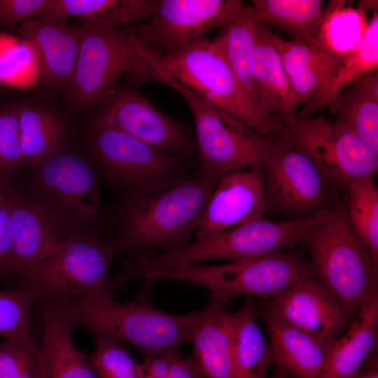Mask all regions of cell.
<instances>
[{"label": "cell", "instance_id": "1", "mask_svg": "<svg viewBox=\"0 0 378 378\" xmlns=\"http://www.w3.org/2000/svg\"><path fill=\"white\" fill-rule=\"evenodd\" d=\"M149 288L144 285L139 294L125 304L104 290L64 300L39 301V310L55 312L74 328H87L95 337L126 342L139 349L144 358L179 354L200 311L178 314L155 309L149 302Z\"/></svg>", "mask_w": 378, "mask_h": 378}, {"label": "cell", "instance_id": "2", "mask_svg": "<svg viewBox=\"0 0 378 378\" xmlns=\"http://www.w3.org/2000/svg\"><path fill=\"white\" fill-rule=\"evenodd\" d=\"M218 179L191 178L146 195L122 198L112 244L120 254L167 253L189 244Z\"/></svg>", "mask_w": 378, "mask_h": 378}, {"label": "cell", "instance_id": "3", "mask_svg": "<svg viewBox=\"0 0 378 378\" xmlns=\"http://www.w3.org/2000/svg\"><path fill=\"white\" fill-rule=\"evenodd\" d=\"M73 76L66 87L69 100L78 107L97 103L123 74L136 81L167 84L158 58L130 28L83 22Z\"/></svg>", "mask_w": 378, "mask_h": 378}, {"label": "cell", "instance_id": "4", "mask_svg": "<svg viewBox=\"0 0 378 378\" xmlns=\"http://www.w3.org/2000/svg\"><path fill=\"white\" fill-rule=\"evenodd\" d=\"M299 245L310 254L316 279L340 303L351 321L378 297V262L353 234L344 207H337L309 229Z\"/></svg>", "mask_w": 378, "mask_h": 378}, {"label": "cell", "instance_id": "5", "mask_svg": "<svg viewBox=\"0 0 378 378\" xmlns=\"http://www.w3.org/2000/svg\"><path fill=\"white\" fill-rule=\"evenodd\" d=\"M167 84L186 88L246 122L258 134L274 137L282 124L247 96L222 48L204 36L158 58Z\"/></svg>", "mask_w": 378, "mask_h": 378}, {"label": "cell", "instance_id": "6", "mask_svg": "<svg viewBox=\"0 0 378 378\" xmlns=\"http://www.w3.org/2000/svg\"><path fill=\"white\" fill-rule=\"evenodd\" d=\"M309 274H314L310 260L301 248L294 247L220 265H181L158 274L155 281L177 280L202 286L209 290V301L226 307L240 295L267 301Z\"/></svg>", "mask_w": 378, "mask_h": 378}, {"label": "cell", "instance_id": "7", "mask_svg": "<svg viewBox=\"0 0 378 378\" xmlns=\"http://www.w3.org/2000/svg\"><path fill=\"white\" fill-rule=\"evenodd\" d=\"M88 144L100 174L122 198L192 178L189 164L181 158L117 129L92 125Z\"/></svg>", "mask_w": 378, "mask_h": 378}, {"label": "cell", "instance_id": "8", "mask_svg": "<svg viewBox=\"0 0 378 378\" xmlns=\"http://www.w3.org/2000/svg\"><path fill=\"white\" fill-rule=\"evenodd\" d=\"M335 209L307 217L273 222L264 217L212 234L174 251L147 258L149 272L159 274L167 270L214 259L233 261L254 258L293 248L303 234L313 226L330 217Z\"/></svg>", "mask_w": 378, "mask_h": 378}, {"label": "cell", "instance_id": "9", "mask_svg": "<svg viewBox=\"0 0 378 378\" xmlns=\"http://www.w3.org/2000/svg\"><path fill=\"white\" fill-rule=\"evenodd\" d=\"M175 89L186 101L195 122L196 178L219 179L243 169H265L274 137L258 134L242 120L186 88Z\"/></svg>", "mask_w": 378, "mask_h": 378}, {"label": "cell", "instance_id": "10", "mask_svg": "<svg viewBox=\"0 0 378 378\" xmlns=\"http://www.w3.org/2000/svg\"><path fill=\"white\" fill-rule=\"evenodd\" d=\"M34 167L27 197L71 230L92 232L104 216L92 162L64 146Z\"/></svg>", "mask_w": 378, "mask_h": 378}, {"label": "cell", "instance_id": "11", "mask_svg": "<svg viewBox=\"0 0 378 378\" xmlns=\"http://www.w3.org/2000/svg\"><path fill=\"white\" fill-rule=\"evenodd\" d=\"M118 255L111 241H104L92 232H82L70 238L56 255L30 267L18 278L22 285L40 290L38 301H60L97 290L111 291L108 271Z\"/></svg>", "mask_w": 378, "mask_h": 378}, {"label": "cell", "instance_id": "12", "mask_svg": "<svg viewBox=\"0 0 378 378\" xmlns=\"http://www.w3.org/2000/svg\"><path fill=\"white\" fill-rule=\"evenodd\" d=\"M277 135L305 153L335 191H346L356 180L377 174L378 152L323 114L295 117Z\"/></svg>", "mask_w": 378, "mask_h": 378}, {"label": "cell", "instance_id": "13", "mask_svg": "<svg viewBox=\"0 0 378 378\" xmlns=\"http://www.w3.org/2000/svg\"><path fill=\"white\" fill-rule=\"evenodd\" d=\"M265 172L264 214L290 220L339 207L334 204L335 190L313 161L281 136L274 137Z\"/></svg>", "mask_w": 378, "mask_h": 378}, {"label": "cell", "instance_id": "14", "mask_svg": "<svg viewBox=\"0 0 378 378\" xmlns=\"http://www.w3.org/2000/svg\"><path fill=\"white\" fill-rule=\"evenodd\" d=\"M97 104L92 125L117 129L188 164L192 160L195 146L188 127L164 113L136 89L113 87Z\"/></svg>", "mask_w": 378, "mask_h": 378}, {"label": "cell", "instance_id": "15", "mask_svg": "<svg viewBox=\"0 0 378 378\" xmlns=\"http://www.w3.org/2000/svg\"><path fill=\"white\" fill-rule=\"evenodd\" d=\"M246 8L239 0H161L148 24L130 30L153 50L158 48L160 57H166L211 29L227 28Z\"/></svg>", "mask_w": 378, "mask_h": 378}, {"label": "cell", "instance_id": "16", "mask_svg": "<svg viewBox=\"0 0 378 378\" xmlns=\"http://www.w3.org/2000/svg\"><path fill=\"white\" fill-rule=\"evenodd\" d=\"M262 304L326 344L340 338L352 322L344 307L314 274L301 278Z\"/></svg>", "mask_w": 378, "mask_h": 378}, {"label": "cell", "instance_id": "17", "mask_svg": "<svg viewBox=\"0 0 378 378\" xmlns=\"http://www.w3.org/2000/svg\"><path fill=\"white\" fill-rule=\"evenodd\" d=\"M10 218L11 272L18 276L30 267L56 255L70 238L82 233L66 226L14 188L10 198Z\"/></svg>", "mask_w": 378, "mask_h": 378}, {"label": "cell", "instance_id": "18", "mask_svg": "<svg viewBox=\"0 0 378 378\" xmlns=\"http://www.w3.org/2000/svg\"><path fill=\"white\" fill-rule=\"evenodd\" d=\"M265 169L248 168L220 177L206 205L196 239L264 217Z\"/></svg>", "mask_w": 378, "mask_h": 378}, {"label": "cell", "instance_id": "19", "mask_svg": "<svg viewBox=\"0 0 378 378\" xmlns=\"http://www.w3.org/2000/svg\"><path fill=\"white\" fill-rule=\"evenodd\" d=\"M272 39L293 92L305 104L296 117H310L323 108V99L335 79L341 60L314 43L285 41L274 34H272Z\"/></svg>", "mask_w": 378, "mask_h": 378}, {"label": "cell", "instance_id": "20", "mask_svg": "<svg viewBox=\"0 0 378 378\" xmlns=\"http://www.w3.org/2000/svg\"><path fill=\"white\" fill-rule=\"evenodd\" d=\"M20 37L34 47L41 78L53 87H67L77 62L80 31L66 18L51 15L26 20Z\"/></svg>", "mask_w": 378, "mask_h": 378}, {"label": "cell", "instance_id": "21", "mask_svg": "<svg viewBox=\"0 0 378 378\" xmlns=\"http://www.w3.org/2000/svg\"><path fill=\"white\" fill-rule=\"evenodd\" d=\"M269 337L272 363L286 378H318L327 360V345L271 313L258 311Z\"/></svg>", "mask_w": 378, "mask_h": 378}, {"label": "cell", "instance_id": "22", "mask_svg": "<svg viewBox=\"0 0 378 378\" xmlns=\"http://www.w3.org/2000/svg\"><path fill=\"white\" fill-rule=\"evenodd\" d=\"M272 34L258 20L251 68L260 91L261 107L282 125L293 121L302 100L293 92L284 71Z\"/></svg>", "mask_w": 378, "mask_h": 378}, {"label": "cell", "instance_id": "23", "mask_svg": "<svg viewBox=\"0 0 378 378\" xmlns=\"http://www.w3.org/2000/svg\"><path fill=\"white\" fill-rule=\"evenodd\" d=\"M188 340L204 378L232 377L231 313L226 307L209 301Z\"/></svg>", "mask_w": 378, "mask_h": 378}, {"label": "cell", "instance_id": "24", "mask_svg": "<svg viewBox=\"0 0 378 378\" xmlns=\"http://www.w3.org/2000/svg\"><path fill=\"white\" fill-rule=\"evenodd\" d=\"M378 297L365 304L346 332L327 345L326 366L318 378H349L377 354Z\"/></svg>", "mask_w": 378, "mask_h": 378}, {"label": "cell", "instance_id": "25", "mask_svg": "<svg viewBox=\"0 0 378 378\" xmlns=\"http://www.w3.org/2000/svg\"><path fill=\"white\" fill-rule=\"evenodd\" d=\"M333 122L378 152V74L368 72L345 85L327 105Z\"/></svg>", "mask_w": 378, "mask_h": 378}, {"label": "cell", "instance_id": "26", "mask_svg": "<svg viewBox=\"0 0 378 378\" xmlns=\"http://www.w3.org/2000/svg\"><path fill=\"white\" fill-rule=\"evenodd\" d=\"M258 312L251 296L231 313L232 377L265 378L272 365L270 344L258 324Z\"/></svg>", "mask_w": 378, "mask_h": 378}, {"label": "cell", "instance_id": "27", "mask_svg": "<svg viewBox=\"0 0 378 378\" xmlns=\"http://www.w3.org/2000/svg\"><path fill=\"white\" fill-rule=\"evenodd\" d=\"M40 312L44 321L41 351L46 378H97L88 356L73 344V326L55 312Z\"/></svg>", "mask_w": 378, "mask_h": 378}, {"label": "cell", "instance_id": "28", "mask_svg": "<svg viewBox=\"0 0 378 378\" xmlns=\"http://www.w3.org/2000/svg\"><path fill=\"white\" fill-rule=\"evenodd\" d=\"M157 5L153 0H49L38 15L78 17L84 22L128 28L134 21L150 18Z\"/></svg>", "mask_w": 378, "mask_h": 378}, {"label": "cell", "instance_id": "29", "mask_svg": "<svg viewBox=\"0 0 378 378\" xmlns=\"http://www.w3.org/2000/svg\"><path fill=\"white\" fill-rule=\"evenodd\" d=\"M23 163L36 165L64 146L66 129L53 111L28 101L16 104Z\"/></svg>", "mask_w": 378, "mask_h": 378}, {"label": "cell", "instance_id": "30", "mask_svg": "<svg viewBox=\"0 0 378 378\" xmlns=\"http://www.w3.org/2000/svg\"><path fill=\"white\" fill-rule=\"evenodd\" d=\"M346 4L343 0L328 2L314 43L340 60L361 44L368 25L366 12Z\"/></svg>", "mask_w": 378, "mask_h": 378}, {"label": "cell", "instance_id": "31", "mask_svg": "<svg viewBox=\"0 0 378 378\" xmlns=\"http://www.w3.org/2000/svg\"><path fill=\"white\" fill-rule=\"evenodd\" d=\"M257 18L288 31L295 41L315 42L324 9L321 0H253Z\"/></svg>", "mask_w": 378, "mask_h": 378}, {"label": "cell", "instance_id": "32", "mask_svg": "<svg viewBox=\"0 0 378 378\" xmlns=\"http://www.w3.org/2000/svg\"><path fill=\"white\" fill-rule=\"evenodd\" d=\"M258 21L251 7L247 6L217 41L243 90L248 98L262 108L260 91L251 68Z\"/></svg>", "mask_w": 378, "mask_h": 378}, {"label": "cell", "instance_id": "33", "mask_svg": "<svg viewBox=\"0 0 378 378\" xmlns=\"http://www.w3.org/2000/svg\"><path fill=\"white\" fill-rule=\"evenodd\" d=\"M374 178H359L347 186L346 215L353 234L378 262V188Z\"/></svg>", "mask_w": 378, "mask_h": 378}, {"label": "cell", "instance_id": "34", "mask_svg": "<svg viewBox=\"0 0 378 378\" xmlns=\"http://www.w3.org/2000/svg\"><path fill=\"white\" fill-rule=\"evenodd\" d=\"M378 66V13L373 12L361 44L341 59L335 79L323 102L327 106L348 83Z\"/></svg>", "mask_w": 378, "mask_h": 378}, {"label": "cell", "instance_id": "35", "mask_svg": "<svg viewBox=\"0 0 378 378\" xmlns=\"http://www.w3.org/2000/svg\"><path fill=\"white\" fill-rule=\"evenodd\" d=\"M41 297L38 289L27 285L0 290V335L4 338L31 340L28 328L29 312Z\"/></svg>", "mask_w": 378, "mask_h": 378}, {"label": "cell", "instance_id": "36", "mask_svg": "<svg viewBox=\"0 0 378 378\" xmlns=\"http://www.w3.org/2000/svg\"><path fill=\"white\" fill-rule=\"evenodd\" d=\"M38 69V58L31 44L20 38L0 32V82L20 86L30 81L31 74Z\"/></svg>", "mask_w": 378, "mask_h": 378}, {"label": "cell", "instance_id": "37", "mask_svg": "<svg viewBox=\"0 0 378 378\" xmlns=\"http://www.w3.org/2000/svg\"><path fill=\"white\" fill-rule=\"evenodd\" d=\"M0 378H46L41 349L31 340L4 338L0 344Z\"/></svg>", "mask_w": 378, "mask_h": 378}, {"label": "cell", "instance_id": "38", "mask_svg": "<svg viewBox=\"0 0 378 378\" xmlns=\"http://www.w3.org/2000/svg\"><path fill=\"white\" fill-rule=\"evenodd\" d=\"M88 359L97 378H126L139 367L127 348L108 338L95 337L94 348Z\"/></svg>", "mask_w": 378, "mask_h": 378}, {"label": "cell", "instance_id": "39", "mask_svg": "<svg viewBox=\"0 0 378 378\" xmlns=\"http://www.w3.org/2000/svg\"><path fill=\"white\" fill-rule=\"evenodd\" d=\"M23 164L16 105L0 109V183L10 184Z\"/></svg>", "mask_w": 378, "mask_h": 378}, {"label": "cell", "instance_id": "40", "mask_svg": "<svg viewBox=\"0 0 378 378\" xmlns=\"http://www.w3.org/2000/svg\"><path fill=\"white\" fill-rule=\"evenodd\" d=\"M13 189L11 184L0 183V278L12 274L10 198Z\"/></svg>", "mask_w": 378, "mask_h": 378}, {"label": "cell", "instance_id": "41", "mask_svg": "<svg viewBox=\"0 0 378 378\" xmlns=\"http://www.w3.org/2000/svg\"><path fill=\"white\" fill-rule=\"evenodd\" d=\"M49 0H0V23L13 25L33 14H39Z\"/></svg>", "mask_w": 378, "mask_h": 378}, {"label": "cell", "instance_id": "42", "mask_svg": "<svg viewBox=\"0 0 378 378\" xmlns=\"http://www.w3.org/2000/svg\"><path fill=\"white\" fill-rule=\"evenodd\" d=\"M166 378H204L196 360L183 358L179 354L173 356Z\"/></svg>", "mask_w": 378, "mask_h": 378}, {"label": "cell", "instance_id": "43", "mask_svg": "<svg viewBox=\"0 0 378 378\" xmlns=\"http://www.w3.org/2000/svg\"><path fill=\"white\" fill-rule=\"evenodd\" d=\"M174 355L175 354L155 355L145 358L144 360L139 363L140 368L144 373L150 378H166Z\"/></svg>", "mask_w": 378, "mask_h": 378}, {"label": "cell", "instance_id": "44", "mask_svg": "<svg viewBox=\"0 0 378 378\" xmlns=\"http://www.w3.org/2000/svg\"><path fill=\"white\" fill-rule=\"evenodd\" d=\"M349 378H378V369L377 363H373L365 370H359Z\"/></svg>", "mask_w": 378, "mask_h": 378}, {"label": "cell", "instance_id": "45", "mask_svg": "<svg viewBox=\"0 0 378 378\" xmlns=\"http://www.w3.org/2000/svg\"><path fill=\"white\" fill-rule=\"evenodd\" d=\"M360 9L365 12L372 10V12H377L378 10V1L377 0H362L359 2Z\"/></svg>", "mask_w": 378, "mask_h": 378}, {"label": "cell", "instance_id": "46", "mask_svg": "<svg viewBox=\"0 0 378 378\" xmlns=\"http://www.w3.org/2000/svg\"><path fill=\"white\" fill-rule=\"evenodd\" d=\"M126 378H141V369L140 368L139 363V367L136 371L132 373Z\"/></svg>", "mask_w": 378, "mask_h": 378}, {"label": "cell", "instance_id": "47", "mask_svg": "<svg viewBox=\"0 0 378 378\" xmlns=\"http://www.w3.org/2000/svg\"><path fill=\"white\" fill-rule=\"evenodd\" d=\"M270 378H286V377H285L282 374H279V372H276L275 374H274Z\"/></svg>", "mask_w": 378, "mask_h": 378}, {"label": "cell", "instance_id": "48", "mask_svg": "<svg viewBox=\"0 0 378 378\" xmlns=\"http://www.w3.org/2000/svg\"><path fill=\"white\" fill-rule=\"evenodd\" d=\"M141 378H150L148 376H147L146 374L144 373V372L141 370Z\"/></svg>", "mask_w": 378, "mask_h": 378}]
</instances>
